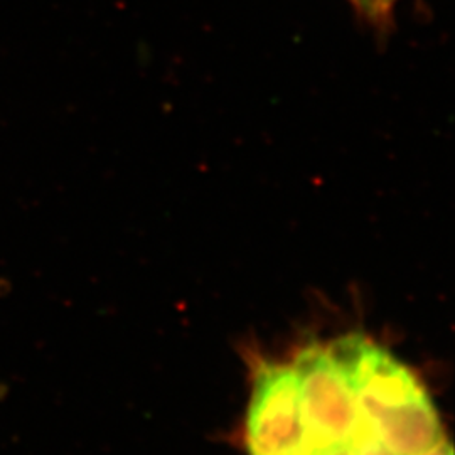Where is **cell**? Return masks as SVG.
Segmentation results:
<instances>
[{"mask_svg":"<svg viewBox=\"0 0 455 455\" xmlns=\"http://www.w3.org/2000/svg\"><path fill=\"white\" fill-rule=\"evenodd\" d=\"M244 443L248 455H454L419 376L364 334L261 363Z\"/></svg>","mask_w":455,"mask_h":455,"instance_id":"1","label":"cell"},{"mask_svg":"<svg viewBox=\"0 0 455 455\" xmlns=\"http://www.w3.org/2000/svg\"><path fill=\"white\" fill-rule=\"evenodd\" d=\"M355 4H358L359 7H363L364 11H374L376 12V0H353Z\"/></svg>","mask_w":455,"mask_h":455,"instance_id":"2","label":"cell"},{"mask_svg":"<svg viewBox=\"0 0 455 455\" xmlns=\"http://www.w3.org/2000/svg\"><path fill=\"white\" fill-rule=\"evenodd\" d=\"M395 2L398 0H376V11H388Z\"/></svg>","mask_w":455,"mask_h":455,"instance_id":"3","label":"cell"}]
</instances>
